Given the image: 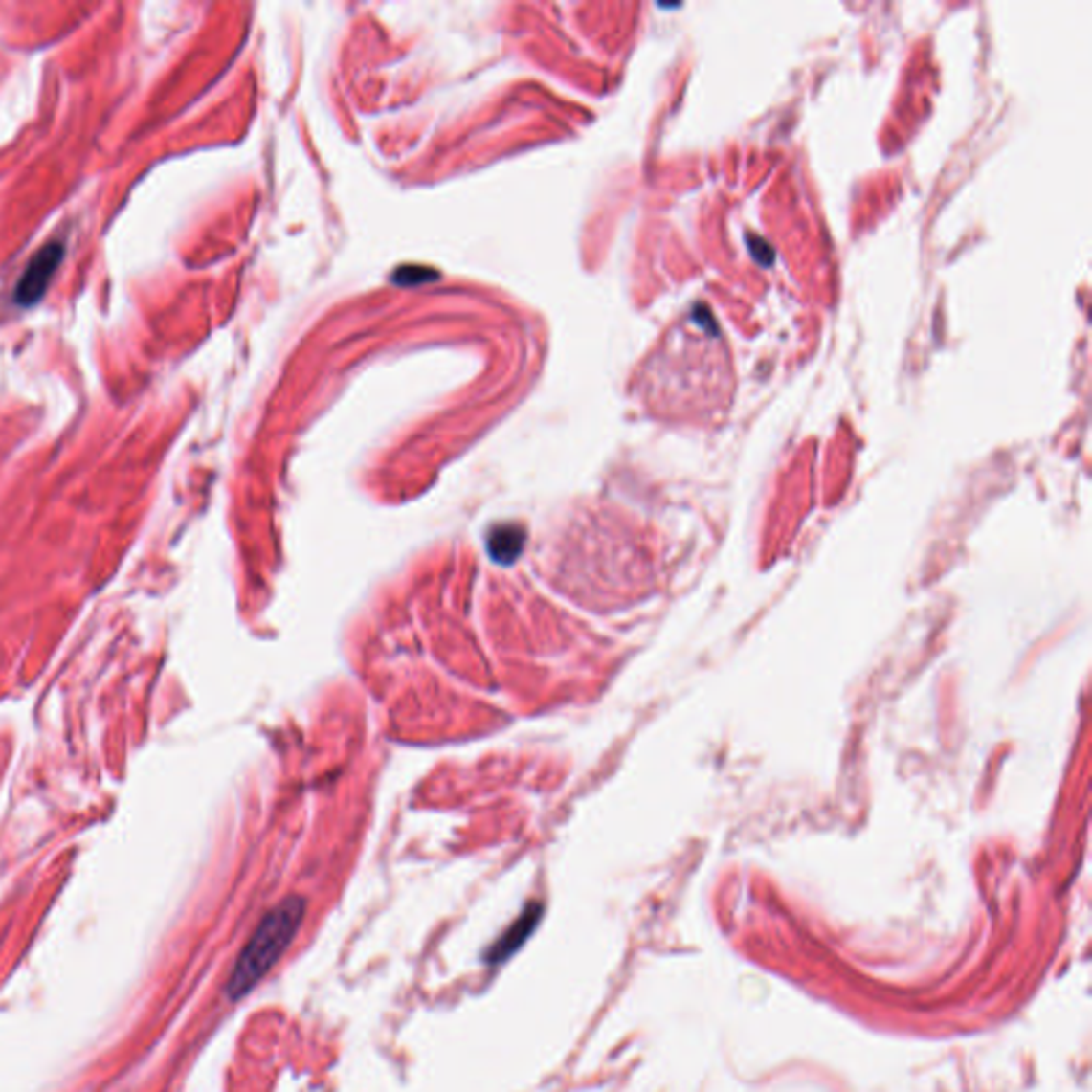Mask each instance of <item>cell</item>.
I'll return each mask as SVG.
<instances>
[{
    "mask_svg": "<svg viewBox=\"0 0 1092 1092\" xmlns=\"http://www.w3.org/2000/svg\"><path fill=\"white\" fill-rule=\"evenodd\" d=\"M487 548L493 562L512 566L525 548V529L517 523H503V525L493 527L487 536Z\"/></svg>",
    "mask_w": 1092,
    "mask_h": 1092,
    "instance_id": "3957f363",
    "label": "cell"
},
{
    "mask_svg": "<svg viewBox=\"0 0 1092 1092\" xmlns=\"http://www.w3.org/2000/svg\"><path fill=\"white\" fill-rule=\"evenodd\" d=\"M303 899L291 896V899L278 903L260 920L255 935L250 937L246 947L241 949L237 963L231 970V979L227 984V992L231 998L246 996L278 965V960L284 956L288 946L293 944L297 930L303 922Z\"/></svg>",
    "mask_w": 1092,
    "mask_h": 1092,
    "instance_id": "6da1fadb",
    "label": "cell"
},
{
    "mask_svg": "<svg viewBox=\"0 0 1092 1092\" xmlns=\"http://www.w3.org/2000/svg\"><path fill=\"white\" fill-rule=\"evenodd\" d=\"M62 256H64V246L56 244V241L36 252L31 263H28V267L24 269L20 282L15 286V301L24 307L39 303L43 295L48 293V286L52 282L56 269H58V265L62 263Z\"/></svg>",
    "mask_w": 1092,
    "mask_h": 1092,
    "instance_id": "7a4b0ae2",
    "label": "cell"
},
{
    "mask_svg": "<svg viewBox=\"0 0 1092 1092\" xmlns=\"http://www.w3.org/2000/svg\"><path fill=\"white\" fill-rule=\"evenodd\" d=\"M540 911H543L540 904H531V907L523 911V916L503 932L498 944L489 951L491 963H501V960H506L512 951L521 947L523 941H525L531 935V930L536 928V924L540 920Z\"/></svg>",
    "mask_w": 1092,
    "mask_h": 1092,
    "instance_id": "277c9868",
    "label": "cell"
}]
</instances>
